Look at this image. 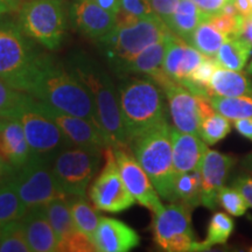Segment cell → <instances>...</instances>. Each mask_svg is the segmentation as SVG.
I'll list each match as a JSON object with an SVG mask.
<instances>
[{"label": "cell", "instance_id": "obj_26", "mask_svg": "<svg viewBox=\"0 0 252 252\" xmlns=\"http://www.w3.org/2000/svg\"><path fill=\"white\" fill-rule=\"evenodd\" d=\"M45 212L50 225L54 229V232L58 238V249L63 242L76 231L74 220H72L71 210L69 207L68 197L59 198L45 206Z\"/></svg>", "mask_w": 252, "mask_h": 252}, {"label": "cell", "instance_id": "obj_43", "mask_svg": "<svg viewBox=\"0 0 252 252\" xmlns=\"http://www.w3.org/2000/svg\"><path fill=\"white\" fill-rule=\"evenodd\" d=\"M234 187L243 195L249 204L252 208V175H241L235 180Z\"/></svg>", "mask_w": 252, "mask_h": 252}, {"label": "cell", "instance_id": "obj_44", "mask_svg": "<svg viewBox=\"0 0 252 252\" xmlns=\"http://www.w3.org/2000/svg\"><path fill=\"white\" fill-rule=\"evenodd\" d=\"M232 122H234V127L236 130L243 137L252 141V117L236 119V121Z\"/></svg>", "mask_w": 252, "mask_h": 252}, {"label": "cell", "instance_id": "obj_24", "mask_svg": "<svg viewBox=\"0 0 252 252\" xmlns=\"http://www.w3.org/2000/svg\"><path fill=\"white\" fill-rule=\"evenodd\" d=\"M207 19L193 0H180L174 14L167 24V27L175 35L188 42L198 25Z\"/></svg>", "mask_w": 252, "mask_h": 252}, {"label": "cell", "instance_id": "obj_2", "mask_svg": "<svg viewBox=\"0 0 252 252\" xmlns=\"http://www.w3.org/2000/svg\"><path fill=\"white\" fill-rule=\"evenodd\" d=\"M65 65L89 90L106 145L112 149L127 147V138L119 108L118 88L109 71L96 60L82 53L72 54Z\"/></svg>", "mask_w": 252, "mask_h": 252}, {"label": "cell", "instance_id": "obj_17", "mask_svg": "<svg viewBox=\"0 0 252 252\" xmlns=\"http://www.w3.org/2000/svg\"><path fill=\"white\" fill-rule=\"evenodd\" d=\"M70 19L82 34L98 41L115 30L116 17L93 0H76L71 5Z\"/></svg>", "mask_w": 252, "mask_h": 252}, {"label": "cell", "instance_id": "obj_28", "mask_svg": "<svg viewBox=\"0 0 252 252\" xmlns=\"http://www.w3.org/2000/svg\"><path fill=\"white\" fill-rule=\"evenodd\" d=\"M68 202L75 228L94 239L100 220V216L94 210L96 208L90 206L86 196H68Z\"/></svg>", "mask_w": 252, "mask_h": 252}, {"label": "cell", "instance_id": "obj_18", "mask_svg": "<svg viewBox=\"0 0 252 252\" xmlns=\"http://www.w3.org/2000/svg\"><path fill=\"white\" fill-rule=\"evenodd\" d=\"M94 242L99 252H127L140 244V236L122 220L100 217Z\"/></svg>", "mask_w": 252, "mask_h": 252}, {"label": "cell", "instance_id": "obj_15", "mask_svg": "<svg viewBox=\"0 0 252 252\" xmlns=\"http://www.w3.org/2000/svg\"><path fill=\"white\" fill-rule=\"evenodd\" d=\"M43 106L53 121L61 128L71 146L98 152H104L105 147H108L102 131L94 123L86 118L61 112L46 104H43Z\"/></svg>", "mask_w": 252, "mask_h": 252}, {"label": "cell", "instance_id": "obj_37", "mask_svg": "<svg viewBox=\"0 0 252 252\" xmlns=\"http://www.w3.org/2000/svg\"><path fill=\"white\" fill-rule=\"evenodd\" d=\"M217 31H220V33H223L228 37L230 36H237L239 35V32H241L242 24H243L244 17H242L241 14L238 15H228L225 13H217L209 19H207Z\"/></svg>", "mask_w": 252, "mask_h": 252}, {"label": "cell", "instance_id": "obj_31", "mask_svg": "<svg viewBox=\"0 0 252 252\" xmlns=\"http://www.w3.org/2000/svg\"><path fill=\"white\" fill-rule=\"evenodd\" d=\"M234 220L225 213H215L210 219L209 225H208L206 241L200 242V243L195 242L193 251L209 250L214 245L225 244L230 235L234 231Z\"/></svg>", "mask_w": 252, "mask_h": 252}, {"label": "cell", "instance_id": "obj_53", "mask_svg": "<svg viewBox=\"0 0 252 252\" xmlns=\"http://www.w3.org/2000/svg\"><path fill=\"white\" fill-rule=\"evenodd\" d=\"M250 251H252V248H251V249H250Z\"/></svg>", "mask_w": 252, "mask_h": 252}, {"label": "cell", "instance_id": "obj_51", "mask_svg": "<svg viewBox=\"0 0 252 252\" xmlns=\"http://www.w3.org/2000/svg\"><path fill=\"white\" fill-rule=\"evenodd\" d=\"M247 72H248L249 75H252V61H251L250 64H249V67L247 69Z\"/></svg>", "mask_w": 252, "mask_h": 252}, {"label": "cell", "instance_id": "obj_38", "mask_svg": "<svg viewBox=\"0 0 252 252\" xmlns=\"http://www.w3.org/2000/svg\"><path fill=\"white\" fill-rule=\"evenodd\" d=\"M204 58H206V55H203L202 53H200L197 49H195L193 46L188 43L185 49L184 58H182L180 67H179L175 81L179 82L180 84H184L189 76L193 74L195 69L198 67V64L203 61Z\"/></svg>", "mask_w": 252, "mask_h": 252}, {"label": "cell", "instance_id": "obj_48", "mask_svg": "<svg viewBox=\"0 0 252 252\" xmlns=\"http://www.w3.org/2000/svg\"><path fill=\"white\" fill-rule=\"evenodd\" d=\"M239 36L244 37V39H247L252 43V15L251 17L244 18L241 32H239Z\"/></svg>", "mask_w": 252, "mask_h": 252}, {"label": "cell", "instance_id": "obj_10", "mask_svg": "<svg viewBox=\"0 0 252 252\" xmlns=\"http://www.w3.org/2000/svg\"><path fill=\"white\" fill-rule=\"evenodd\" d=\"M103 152L69 146L52 160L53 173L68 196H87L90 181L98 172Z\"/></svg>", "mask_w": 252, "mask_h": 252}, {"label": "cell", "instance_id": "obj_13", "mask_svg": "<svg viewBox=\"0 0 252 252\" xmlns=\"http://www.w3.org/2000/svg\"><path fill=\"white\" fill-rule=\"evenodd\" d=\"M113 152L119 174L135 201L152 213L162 209L163 204L160 201V195L139 161L135 159L134 154L128 152L127 147H117L113 149Z\"/></svg>", "mask_w": 252, "mask_h": 252}, {"label": "cell", "instance_id": "obj_6", "mask_svg": "<svg viewBox=\"0 0 252 252\" xmlns=\"http://www.w3.org/2000/svg\"><path fill=\"white\" fill-rule=\"evenodd\" d=\"M130 146L160 197L169 202H178L174 188L176 173L173 163L171 126L168 122L137 138Z\"/></svg>", "mask_w": 252, "mask_h": 252}, {"label": "cell", "instance_id": "obj_14", "mask_svg": "<svg viewBox=\"0 0 252 252\" xmlns=\"http://www.w3.org/2000/svg\"><path fill=\"white\" fill-rule=\"evenodd\" d=\"M159 87L167 97L169 113L175 127L179 131L198 135L201 112L197 94L171 77H167Z\"/></svg>", "mask_w": 252, "mask_h": 252}, {"label": "cell", "instance_id": "obj_41", "mask_svg": "<svg viewBox=\"0 0 252 252\" xmlns=\"http://www.w3.org/2000/svg\"><path fill=\"white\" fill-rule=\"evenodd\" d=\"M154 14L158 15L166 25L174 14L180 0H150Z\"/></svg>", "mask_w": 252, "mask_h": 252}, {"label": "cell", "instance_id": "obj_8", "mask_svg": "<svg viewBox=\"0 0 252 252\" xmlns=\"http://www.w3.org/2000/svg\"><path fill=\"white\" fill-rule=\"evenodd\" d=\"M15 117L23 125L31 154L53 160L59 152L71 146L43 104L30 94H25Z\"/></svg>", "mask_w": 252, "mask_h": 252}, {"label": "cell", "instance_id": "obj_29", "mask_svg": "<svg viewBox=\"0 0 252 252\" xmlns=\"http://www.w3.org/2000/svg\"><path fill=\"white\" fill-rule=\"evenodd\" d=\"M228 36L217 31L208 20L198 25L194 33L191 34L188 43L195 49L209 58H215L220 46L224 43Z\"/></svg>", "mask_w": 252, "mask_h": 252}, {"label": "cell", "instance_id": "obj_22", "mask_svg": "<svg viewBox=\"0 0 252 252\" xmlns=\"http://www.w3.org/2000/svg\"><path fill=\"white\" fill-rule=\"evenodd\" d=\"M167 35L144 49L126 68L124 77L130 76V75H143L157 82L160 77L163 76L166 74L163 70V58H165L166 52Z\"/></svg>", "mask_w": 252, "mask_h": 252}, {"label": "cell", "instance_id": "obj_33", "mask_svg": "<svg viewBox=\"0 0 252 252\" xmlns=\"http://www.w3.org/2000/svg\"><path fill=\"white\" fill-rule=\"evenodd\" d=\"M0 252H32L21 220L0 229Z\"/></svg>", "mask_w": 252, "mask_h": 252}, {"label": "cell", "instance_id": "obj_21", "mask_svg": "<svg viewBox=\"0 0 252 252\" xmlns=\"http://www.w3.org/2000/svg\"><path fill=\"white\" fill-rule=\"evenodd\" d=\"M21 223L32 252L58 251V238L47 219L45 207L28 209Z\"/></svg>", "mask_w": 252, "mask_h": 252}, {"label": "cell", "instance_id": "obj_42", "mask_svg": "<svg viewBox=\"0 0 252 252\" xmlns=\"http://www.w3.org/2000/svg\"><path fill=\"white\" fill-rule=\"evenodd\" d=\"M193 1L201 9V12L209 19L213 15L220 13L230 0H193Z\"/></svg>", "mask_w": 252, "mask_h": 252}, {"label": "cell", "instance_id": "obj_4", "mask_svg": "<svg viewBox=\"0 0 252 252\" xmlns=\"http://www.w3.org/2000/svg\"><path fill=\"white\" fill-rule=\"evenodd\" d=\"M45 54L25 35L17 21L0 15V78L27 93Z\"/></svg>", "mask_w": 252, "mask_h": 252}, {"label": "cell", "instance_id": "obj_30", "mask_svg": "<svg viewBox=\"0 0 252 252\" xmlns=\"http://www.w3.org/2000/svg\"><path fill=\"white\" fill-rule=\"evenodd\" d=\"M174 188L179 202L185 203L191 209L201 206L202 182H201L200 171L176 174Z\"/></svg>", "mask_w": 252, "mask_h": 252}, {"label": "cell", "instance_id": "obj_16", "mask_svg": "<svg viewBox=\"0 0 252 252\" xmlns=\"http://www.w3.org/2000/svg\"><path fill=\"white\" fill-rule=\"evenodd\" d=\"M234 163L235 159L232 157L214 150H207L200 169H198L201 174V182H202L201 206L210 210H214L219 206V202H217L219 191L224 186Z\"/></svg>", "mask_w": 252, "mask_h": 252}, {"label": "cell", "instance_id": "obj_7", "mask_svg": "<svg viewBox=\"0 0 252 252\" xmlns=\"http://www.w3.org/2000/svg\"><path fill=\"white\" fill-rule=\"evenodd\" d=\"M17 23L25 35L49 50L58 49L67 34V12L62 0H25Z\"/></svg>", "mask_w": 252, "mask_h": 252}, {"label": "cell", "instance_id": "obj_32", "mask_svg": "<svg viewBox=\"0 0 252 252\" xmlns=\"http://www.w3.org/2000/svg\"><path fill=\"white\" fill-rule=\"evenodd\" d=\"M209 99L215 111L229 121L252 117V94L238 97L213 96Z\"/></svg>", "mask_w": 252, "mask_h": 252}, {"label": "cell", "instance_id": "obj_9", "mask_svg": "<svg viewBox=\"0 0 252 252\" xmlns=\"http://www.w3.org/2000/svg\"><path fill=\"white\" fill-rule=\"evenodd\" d=\"M9 179L28 209L45 207L59 198L68 197L56 181L52 160L47 158L31 154L23 167L13 169Z\"/></svg>", "mask_w": 252, "mask_h": 252}, {"label": "cell", "instance_id": "obj_23", "mask_svg": "<svg viewBox=\"0 0 252 252\" xmlns=\"http://www.w3.org/2000/svg\"><path fill=\"white\" fill-rule=\"evenodd\" d=\"M208 94L209 98L213 96L238 97L252 94V82L242 71L219 65L210 80Z\"/></svg>", "mask_w": 252, "mask_h": 252}, {"label": "cell", "instance_id": "obj_3", "mask_svg": "<svg viewBox=\"0 0 252 252\" xmlns=\"http://www.w3.org/2000/svg\"><path fill=\"white\" fill-rule=\"evenodd\" d=\"M119 108L130 145L167 122L162 89L150 77H123L118 84Z\"/></svg>", "mask_w": 252, "mask_h": 252}, {"label": "cell", "instance_id": "obj_11", "mask_svg": "<svg viewBox=\"0 0 252 252\" xmlns=\"http://www.w3.org/2000/svg\"><path fill=\"white\" fill-rule=\"evenodd\" d=\"M152 232L156 244L163 251H193L195 235L191 228V208L182 202H171L153 213Z\"/></svg>", "mask_w": 252, "mask_h": 252}, {"label": "cell", "instance_id": "obj_35", "mask_svg": "<svg viewBox=\"0 0 252 252\" xmlns=\"http://www.w3.org/2000/svg\"><path fill=\"white\" fill-rule=\"evenodd\" d=\"M217 202L226 213L236 217L244 215L249 208L247 200L235 187L230 188L223 186L219 191Z\"/></svg>", "mask_w": 252, "mask_h": 252}, {"label": "cell", "instance_id": "obj_47", "mask_svg": "<svg viewBox=\"0 0 252 252\" xmlns=\"http://www.w3.org/2000/svg\"><path fill=\"white\" fill-rule=\"evenodd\" d=\"M236 8H237L238 13L242 15V17L248 18L252 15V8L250 5V0H232Z\"/></svg>", "mask_w": 252, "mask_h": 252}, {"label": "cell", "instance_id": "obj_49", "mask_svg": "<svg viewBox=\"0 0 252 252\" xmlns=\"http://www.w3.org/2000/svg\"><path fill=\"white\" fill-rule=\"evenodd\" d=\"M12 172H13V168L8 163H6L5 160L0 157V184L5 181L12 174Z\"/></svg>", "mask_w": 252, "mask_h": 252}, {"label": "cell", "instance_id": "obj_52", "mask_svg": "<svg viewBox=\"0 0 252 252\" xmlns=\"http://www.w3.org/2000/svg\"><path fill=\"white\" fill-rule=\"evenodd\" d=\"M250 5H251V8H252V0H250Z\"/></svg>", "mask_w": 252, "mask_h": 252}, {"label": "cell", "instance_id": "obj_1", "mask_svg": "<svg viewBox=\"0 0 252 252\" xmlns=\"http://www.w3.org/2000/svg\"><path fill=\"white\" fill-rule=\"evenodd\" d=\"M26 94L50 108L86 118L102 131L89 90L67 65L47 53L41 60Z\"/></svg>", "mask_w": 252, "mask_h": 252}, {"label": "cell", "instance_id": "obj_46", "mask_svg": "<svg viewBox=\"0 0 252 252\" xmlns=\"http://www.w3.org/2000/svg\"><path fill=\"white\" fill-rule=\"evenodd\" d=\"M97 5L116 17L121 11V0H93Z\"/></svg>", "mask_w": 252, "mask_h": 252}, {"label": "cell", "instance_id": "obj_19", "mask_svg": "<svg viewBox=\"0 0 252 252\" xmlns=\"http://www.w3.org/2000/svg\"><path fill=\"white\" fill-rule=\"evenodd\" d=\"M0 157L13 169L23 167L31 158L23 125L15 116L0 118Z\"/></svg>", "mask_w": 252, "mask_h": 252}, {"label": "cell", "instance_id": "obj_20", "mask_svg": "<svg viewBox=\"0 0 252 252\" xmlns=\"http://www.w3.org/2000/svg\"><path fill=\"white\" fill-rule=\"evenodd\" d=\"M173 163L176 174L200 169L208 145L200 135L179 131L171 127Z\"/></svg>", "mask_w": 252, "mask_h": 252}, {"label": "cell", "instance_id": "obj_27", "mask_svg": "<svg viewBox=\"0 0 252 252\" xmlns=\"http://www.w3.org/2000/svg\"><path fill=\"white\" fill-rule=\"evenodd\" d=\"M19 193L9 176L0 184V229L14 220H21L27 213Z\"/></svg>", "mask_w": 252, "mask_h": 252}, {"label": "cell", "instance_id": "obj_36", "mask_svg": "<svg viewBox=\"0 0 252 252\" xmlns=\"http://www.w3.org/2000/svg\"><path fill=\"white\" fill-rule=\"evenodd\" d=\"M25 94L0 78V118L15 116Z\"/></svg>", "mask_w": 252, "mask_h": 252}, {"label": "cell", "instance_id": "obj_45", "mask_svg": "<svg viewBox=\"0 0 252 252\" xmlns=\"http://www.w3.org/2000/svg\"><path fill=\"white\" fill-rule=\"evenodd\" d=\"M23 0H0V15L15 13L20 9Z\"/></svg>", "mask_w": 252, "mask_h": 252}, {"label": "cell", "instance_id": "obj_25", "mask_svg": "<svg viewBox=\"0 0 252 252\" xmlns=\"http://www.w3.org/2000/svg\"><path fill=\"white\" fill-rule=\"evenodd\" d=\"M252 52V43L242 36H230L224 41L215 56L220 67L242 71Z\"/></svg>", "mask_w": 252, "mask_h": 252}, {"label": "cell", "instance_id": "obj_5", "mask_svg": "<svg viewBox=\"0 0 252 252\" xmlns=\"http://www.w3.org/2000/svg\"><path fill=\"white\" fill-rule=\"evenodd\" d=\"M171 32L158 15L144 18L125 27H115L98 40V45L111 70L123 78L128 64L138 55Z\"/></svg>", "mask_w": 252, "mask_h": 252}, {"label": "cell", "instance_id": "obj_50", "mask_svg": "<svg viewBox=\"0 0 252 252\" xmlns=\"http://www.w3.org/2000/svg\"><path fill=\"white\" fill-rule=\"evenodd\" d=\"M242 165L249 173H251L252 174V153L249 154L243 159V161H242Z\"/></svg>", "mask_w": 252, "mask_h": 252}, {"label": "cell", "instance_id": "obj_34", "mask_svg": "<svg viewBox=\"0 0 252 252\" xmlns=\"http://www.w3.org/2000/svg\"><path fill=\"white\" fill-rule=\"evenodd\" d=\"M230 130H231V125H230L229 119L219 112H214L201 123L198 135L209 146V145H215L223 138H225Z\"/></svg>", "mask_w": 252, "mask_h": 252}, {"label": "cell", "instance_id": "obj_12", "mask_svg": "<svg viewBox=\"0 0 252 252\" xmlns=\"http://www.w3.org/2000/svg\"><path fill=\"white\" fill-rule=\"evenodd\" d=\"M105 165L90 187L89 196L97 210L118 214L130 209L137 202L123 181L115 152L111 146L103 152Z\"/></svg>", "mask_w": 252, "mask_h": 252}, {"label": "cell", "instance_id": "obj_39", "mask_svg": "<svg viewBox=\"0 0 252 252\" xmlns=\"http://www.w3.org/2000/svg\"><path fill=\"white\" fill-rule=\"evenodd\" d=\"M58 251L63 252H94L97 251L94 239L81 231H75L60 245Z\"/></svg>", "mask_w": 252, "mask_h": 252}, {"label": "cell", "instance_id": "obj_40", "mask_svg": "<svg viewBox=\"0 0 252 252\" xmlns=\"http://www.w3.org/2000/svg\"><path fill=\"white\" fill-rule=\"evenodd\" d=\"M121 9L139 19L156 15L150 0H121Z\"/></svg>", "mask_w": 252, "mask_h": 252}]
</instances>
